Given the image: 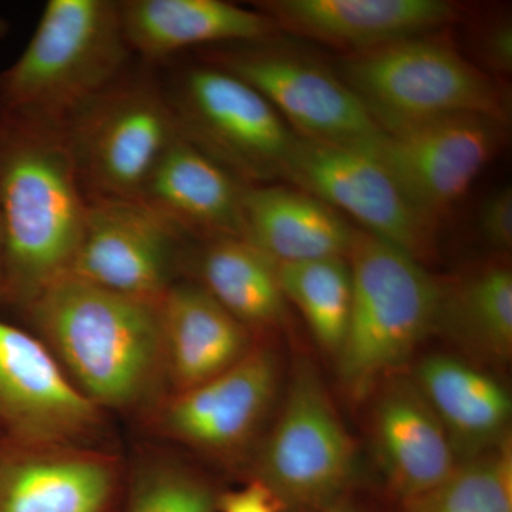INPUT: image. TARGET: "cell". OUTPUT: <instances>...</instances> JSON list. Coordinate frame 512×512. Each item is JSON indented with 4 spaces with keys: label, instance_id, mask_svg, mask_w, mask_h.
<instances>
[{
    "label": "cell",
    "instance_id": "obj_8",
    "mask_svg": "<svg viewBox=\"0 0 512 512\" xmlns=\"http://www.w3.org/2000/svg\"><path fill=\"white\" fill-rule=\"evenodd\" d=\"M167 96L183 137L239 181L285 180L299 137L254 87L221 67H194Z\"/></svg>",
    "mask_w": 512,
    "mask_h": 512
},
{
    "label": "cell",
    "instance_id": "obj_16",
    "mask_svg": "<svg viewBox=\"0 0 512 512\" xmlns=\"http://www.w3.org/2000/svg\"><path fill=\"white\" fill-rule=\"evenodd\" d=\"M256 5L278 29L353 53L431 35L458 15L457 6L444 0H265Z\"/></svg>",
    "mask_w": 512,
    "mask_h": 512
},
{
    "label": "cell",
    "instance_id": "obj_7",
    "mask_svg": "<svg viewBox=\"0 0 512 512\" xmlns=\"http://www.w3.org/2000/svg\"><path fill=\"white\" fill-rule=\"evenodd\" d=\"M60 128L89 200H138L160 158L181 136L167 94L123 76Z\"/></svg>",
    "mask_w": 512,
    "mask_h": 512
},
{
    "label": "cell",
    "instance_id": "obj_22",
    "mask_svg": "<svg viewBox=\"0 0 512 512\" xmlns=\"http://www.w3.org/2000/svg\"><path fill=\"white\" fill-rule=\"evenodd\" d=\"M120 9L131 53L148 60L208 43L264 42L278 30L258 9L222 0H124Z\"/></svg>",
    "mask_w": 512,
    "mask_h": 512
},
{
    "label": "cell",
    "instance_id": "obj_19",
    "mask_svg": "<svg viewBox=\"0 0 512 512\" xmlns=\"http://www.w3.org/2000/svg\"><path fill=\"white\" fill-rule=\"evenodd\" d=\"M160 315L171 394L227 372L255 346L254 335L200 284L175 282L160 303Z\"/></svg>",
    "mask_w": 512,
    "mask_h": 512
},
{
    "label": "cell",
    "instance_id": "obj_13",
    "mask_svg": "<svg viewBox=\"0 0 512 512\" xmlns=\"http://www.w3.org/2000/svg\"><path fill=\"white\" fill-rule=\"evenodd\" d=\"M505 123L484 116L433 121L384 134L372 148L417 210L437 225L493 160Z\"/></svg>",
    "mask_w": 512,
    "mask_h": 512
},
{
    "label": "cell",
    "instance_id": "obj_10",
    "mask_svg": "<svg viewBox=\"0 0 512 512\" xmlns=\"http://www.w3.org/2000/svg\"><path fill=\"white\" fill-rule=\"evenodd\" d=\"M218 67L254 87L305 140L373 147L384 136L345 82L308 57L244 47L222 56Z\"/></svg>",
    "mask_w": 512,
    "mask_h": 512
},
{
    "label": "cell",
    "instance_id": "obj_17",
    "mask_svg": "<svg viewBox=\"0 0 512 512\" xmlns=\"http://www.w3.org/2000/svg\"><path fill=\"white\" fill-rule=\"evenodd\" d=\"M382 383L372 410L373 446L387 488L400 504L446 480L460 461L412 377L394 375Z\"/></svg>",
    "mask_w": 512,
    "mask_h": 512
},
{
    "label": "cell",
    "instance_id": "obj_21",
    "mask_svg": "<svg viewBox=\"0 0 512 512\" xmlns=\"http://www.w3.org/2000/svg\"><path fill=\"white\" fill-rule=\"evenodd\" d=\"M439 417L458 461L473 460L510 439L512 400L490 373L461 357H424L412 377Z\"/></svg>",
    "mask_w": 512,
    "mask_h": 512
},
{
    "label": "cell",
    "instance_id": "obj_26",
    "mask_svg": "<svg viewBox=\"0 0 512 512\" xmlns=\"http://www.w3.org/2000/svg\"><path fill=\"white\" fill-rule=\"evenodd\" d=\"M397 512H512L511 437L458 464L439 485L400 503Z\"/></svg>",
    "mask_w": 512,
    "mask_h": 512
},
{
    "label": "cell",
    "instance_id": "obj_27",
    "mask_svg": "<svg viewBox=\"0 0 512 512\" xmlns=\"http://www.w3.org/2000/svg\"><path fill=\"white\" fill-rule=\"evenodd\" d=\"M220 495L191 468L173 461H153L134 474L121 511L217 512Z\"/></svg>",
    "mask_w": 512,
    "mask_h": 512
},
{
    "label": "cell",
    "instance_id": "obj_15",
    "mask_svg": "<svg viewBox=\"0 0 512 512\" xmlns=\"http://www.w3.org/2000/svg\"><path fill=\"white\" fill-rule=\"evenodd\" d=\"M120 474L87 447L13 446L0 454V512H116Z\"/></svg>",
    "mask_w": 512,
    "mask_h": 512
},
{
    "label": "cell",
    "instance_id": "obj_14",
    "mask_svg": "<svg viewBox=\"0 0 512 512\" xmlns=\"http://www.w3.org/2000/svg\"><path fill=\"white\" fill-rule=\"evenodd\" d=\"M279 379L274 350L255 345L227 372L163 400L156 412L157 429L195 450L232 456L247 446L264 423Z\"/></svg>",
    "mask_w": 512,
    "mask_h": 512
},
{
    "label": "cell",
    "instance_id": "obj_32",
    "mask_svg": "<svg viewBox=\"0 0 512 512\" xmlns=\"http://www.w3.org/2000/svg\"><path fill=\"white\" fill-rule=\"evenodd\" d=\"M3 284V234H2V220H0V296H2Z\"/></svg>",
    "mask_w": 512,
    "mask_h": 512
},
{
    "label": "cell",
    "instance_id": "obj_29",
    "mask_svg": "<svg viewBox=\"0 0 512 512\" xmlns=\"http://www.w3.org/2000/svg\"><path fill=\"white\" fill-rule=\"evenodd\" d=\"M217 512H284L271 491L258 480L220 495Z\"/></svg>",
    "mask_w": 512,
    "mask_h": 512
},
{
    "label": "cell",
    "instance_id": "obj_1",
    "mask_svg": "<svg viewBox=\"0 0 512 512\" xmlns=\"http://www.w3.org/2000/svg\"><path fill=\"white\" fill-rule=\"evenodd\" d=\"M87 207L62 128L0 109L2 296L26 309L70 274Z\"/></svg>",
    "mask_w": 512,
    "mask_h": 512
},
{
    "label": "cell",
    "instance_id": "obj_4",
    "mask_svg": "<svg viewBox=\"0 0 512 512\" xmlns=\"http://www.w3.org/2000/svg\"><path fill=\"white\" fill-rule=\"evenodd\" d=\"M348 262L352 306L335 359L340 382L360 399L434 332L441 284L416 256L365 231H356Z\"/></svg>",
    "mask_w": 512,
    "mask_h": 512
},
{
    "label": "cell",
    "instance_id": "obj_30",
    "mask_svg": "<svg viewBox=\"0 0 512 512\" xmlns=\"http://www.w3.org/2000/svg\"><path fill=\"white\" fill-rule=\"evenodd\" d=\"M483 55L487 64L501 73L512 69V28L510 23H495L483 39Z\"/></svg>",
    "mask_w": 512,
    "mask_h": 512
},
{
    "label": "cell",
    "instance_id": "obj_23",
    "mask_svg": "<svg viewBox=\"0 0 512 512\" xmlns=\"http://www.w3.org/2000/svg\"><path fill=\"white\" fill-rule=\"evenodd\" d=\"M468 356L493 365L512 353V272L493 264L441 284L436 329Z\"/></svg>",
    "mask_w": 512,
    "mask_h": 512
},
{
    "label": "cell",
    "instance_id": "obj_31",
    "mask_svg": "<svg viewBox=\"0 0 512 512\" xmlns=\"http://www.w3.org/2000/svg\"><path fill=\"white\" fill-rule=\"evenodd\" d=\"M325 512H365L360 510L357 505L353 504L352 501L345 498V500L339 501L332 507L328 508Z\"/></svg>",
    "mask_w": 512,
    "mask_h": 512
},
{
    "label": "cell",
    "instance_id": "obj_3",
    "mask_svg": "<svg viewBox=\"0 0 512 512\" xmlns=\"http://www.w3.org/2000/svg\"><path fill=\"white\" fill-rule=\"evenodd\" d=\"M131 55L114 0H49L28 46L0 72V109L60 128L116 83Z\"/></svg>",
    "mask_w": 512,
    "mask_h": 512
},
{
    "label": "cell",
    "instance_id": "obj_12",
    "mask_svg": "<svg viewBox=\"0 0 512 512\" xmlns=\"http://www.w3.org/2000/svg\"><path fill=\"white\" fill-rule=\"evenodd\" d=\"M183 237L143 201L89 200L69 275L128 298L160 303L175 284Z\"/></svg>",
    "mask_w": 512,
    "mask_h": 512
},
{
    "label": "cell",
    "instance_id": "obj_2",
    "mask_svg": "<svg viewBox=\"0 0 512 512\" xmlns=\"http://www.w3.org/2000/svg\"><path fill=\"white\" fill-rule=\"evenodd\" d=\"M160 303L69 275L26 312L37 338L90 402L128 412L150 403L165 380Z\"/></svg>",
    "mask_w": 512,
    "mask_h": 512
},
{
    "label": "cell",
    "instance_id": "obj_25",
    "mask_svg": "<svg viewBox=\"0 0 512 512\" xmlns=\"http://www.w3.org/2000/svg\"><path fill=\"white\" fill-rule=\"evenodd\" d=\"M286 301L302 313L316 343L336 357L352 306V274L348 258L276 264Z\"/></svg>",
    "mask_w": 512,
    "mask_h": 512
},
{
    "label": "cell",
    "instance_id": "obj_28",
    "mask_svg": "<svg viewBox=\"0 0 512 512\" xmlns=\"http://www.w3.org/2000/svg\"><path fill=\"white\" fill-rule=\"evenodd\" d=\"M478 228L491 247L510 251L512 247V190L510 185L491 192L480 210Z\"/></svg>",
    "mask_w": 512,
    "mask_h": 512
},
{
    "label": "cell",
    "instance_id": "obj_33",
    "mask_svg": "<svg viewBox=\"0 0 512 512\" xmlns=\"http://www.w3.org/2000/svg\"><path fill=\"white\" fill-rule=\"evenodd\" d=\"M9 32V25L8 22H6L5 18H3L2 15H0V37H5L8 35Z\"/></svg>",
    "mask_w": 512,
    "mask_h": 512
},
{
    "label": "cell",
    "instance_id": "obj_24",
    "mask_svg": "<svg viewBox=\"0 0 512 512\" xmlns=\"http://www.w3.org/2000/svg\"><path fill=\"white\" fill-rule=\"evenodd\" d=\"M198 272L202 288L252 335L286 319L288 301L275 262L244 238L207 241Z\"/></svg>",
    "mask_w": 512,
    "mask_h": 512
},
{
    "label": "cell",
    "instance_id": "obj_11",
    "mask_svg": "<svg viewBox=\"0 0 512 512\" xmlns=\"http://www.w3.org/2000/svg\"><path fill=\"white\" fill-rule=\"evenodd\" d=\"M103 417L42 340L0 320V424L13 443L87 447Z\"/></svg>",
    "mask_w": 512,
    "mask_h": 512
},
{
    "label": "cell",
    "instance_id": "obj_6",
    "mask_svg": "<svg viewBox=\"0 0 512 512\" xmlns=\"http://www.w3.org/2000/svg\"><path fill=\"white\" fill-rule=\"evenodd\" d=\"M281 413L256 460L255 480L284 512H325L345 500L356 447L316 367L299 359Z\"/></svg>",
    "mask_w": 512,
    "mask_h": 512
},
{
    "label": "cell",
    "instance_id": "obj_5",
    "mask_svg": "<svg viewBox=\"0 0 512 512\" xmlns=\"http://www.w3.org/2000/svg\"><path fill=\"white\" fill-rule=\"evenodd\" d=\"M338 76L384 134L458 116L507 123V94L450 43L426 35L340 62Z\"/></svg>",
    "mask_w": 512,
    "mask_h": 512
},
{
    "label": "cell",
    "instance_id": "obj_20",
    "mask_svg": "<svg viewBox=\"0 0 512 512\" xmlns=\"http://www.w3.org/2000/svg\"><path fill=\"white\" fill-rule=\"evenodd\" d=\"M356 229L340 212L303 190L247 185L242 238L275 264L348 258Z\"/></svg>",
    "mask_w": 512,
    "mask_h": 512
},
{
    "label": "cell",
    "instance_id": "obj_18",
    "mask_svg": "<svg viewBox=\"0 0 512 512\" xmlns=\"http://www.w3.org/2000/svg\"><path fill=\"white\" fill-rule=\"evenodd\" d=\"M245 187L181 134L158 161L138 200L181 234L207 241L242 238Z\"/></svg>",
    "mask_w": 512,
    "mask_h": 512
},
{
    "label": "cell",
    "instance_id": "obj_9",
    "mask_svg": "<svg viewBox=\"0 0 512 512\" xmlns=\"http://www.w3.org/2000/svg\"><path fill=\"white\" fill-rule=\"evenodd\" d=\"M285 180L419 261L433 247L437 225L417 210L370 147L336 146L299 137Z\"/></svg>",
    "mask_w": 512,
    "mask_h": 512
}]
</instances>
